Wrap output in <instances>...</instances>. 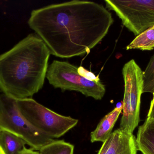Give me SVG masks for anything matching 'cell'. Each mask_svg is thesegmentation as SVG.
Listing matches in <instances>:
<instances>
[{
  "instance_id": "cell-1",
  "label": "cell",
  "mask_w": 154,
  "mask_h": 154,
  "mask_svg": "<svg viewBox=\"0 0 154 154\" xmlns=\"http://www.w3.org/2000/svg\"><path fill=\"white\" fill-rule=\"evenodd\" d=\"M113 22L111 13L103 5L78 0L33 10L28 20L51 54L66 58L88 54Z\"/></svg>"
},
{
  "instance_id": "cell-2",
  "label": "cell",
  "mask_w": 154,
  "mask_h": 154,
  "mask_svg": "<svg viewBox=\"0 0 154 154\" xmlns=\"http://www.w3.org/2000/svg\"><path fill=\"white\" fill-rule=\"evenodd\" d=\"M51 53L37 34H29L0 55V90L16 100L31 98L42 89Z\"/></svg>"
},
{
  "instance_id": "cell-3",
  "label": "cell",
  "mask_w": 154,
  "mask_h": 154,
  "mask_svg": "<svg viewBox=\"0 0 154 154\" xmlns=\"http://www.w3.org/2000/svg\"><path fill=\"white\" fill-rule=\"evenodd\" d=\"M19 111L25 119L47 137L58 138L78 124V119L59 115L31 98L17 100Z\"/></svg>"
},
{
  "instance_id": "cell-4",
  "label": "cell",
  "mask_w": 154,
  "mask_h": 154,
  "mask_svg": "<svg viewBox=\"0 0 154 154\" xmlns=\"http://www.w3.org/2000/svg\"><path fill=\"white\" fill-rule=\"evenodd\" d=\"M0 130L19 137L35 151H39L55 140L33 127L19 111L17 100L3 94L0 95Z\"/></svg>"
},
{
  "instance_id": "cell-5",
  "label": "cell",
  "mask_w": 154,
  "mask_h": 154,
  "mask_svg": "<svg viewBox=\"0 0 154 154\" xmlns=\"http://www.w3.org/2000/svg\"><path fill=\"white\" fill-rule=\"evenodd\" d=\"M122 74L125 92L119 129L133 134L140 120L141 96L143 88V71L134 60L132 59L124 65Z\"/></svg>"
},
{
  "instance_id": "cell-6",
  "label": "cell",
  "mask_w": 154,
  "mask_h": 154,
  "mask_svg": "<svg viewBox=\"0 0 154 154\" xmlns=\"http://www.w3.org/2000/svg\"><path fill=\"white\" fill-rule=\"evenodd\" d=\"M46 78L55 88L77 91L96 100L102 99L106 93L100 81L86 79L79 74L76 67L66 61L54 60L48 68Z\"/></svg>"
},
{
  "instance_id": "cell-7",
  "label": "cell",
  "mask_w": 154,
  "mask_h": 154,
  "mask_svg": "<svg viewBox=\"0 0 154 154\" xmlns=\"http://www.w3.org/2000/svg\"><path fill=\"white\" fill-rule=\"evenodd\" d=\"M106 8L114 11L123 25L135 36L154 25V0H105Z\"/></svg>"
},
{
  "instance_id": "cell-8",
  "label": "cell",
  "mask_w": 154,
  "mask_h": 154,
  "mask_svg": "<svg viewBox=\"0 0 154 154\" xmlns=\"http://www.w3.org/2000/svg\"><path fill=\"white\" fill-rule=\"evenodd\" d=\"M111 140L107 154H137L136 138L133 134L116 129L110 135Z\"/></svg>"
},
{
  "instance_id": "cell-9",
  "label": "cell",
  "mask_w": 154,
  "mask_h": 154,
  "mask_svg": "<svg viewBox=\"0 0 154 154\" xmlns=\"http://www.w3.org/2000/svg\"><path fill=\"white\" fill-rule=\"evenodd\" d=\"M123 110V105L115 108L100 120L96 129L91 133V142H105L112 133V130L120 114Z\"/></svg>"
},
{
  "instance_id": "cell-10",
  "label": "cell",
  "mask_w": 154,
  "mask_h": 154,
  "mask_svg": "<svg viewBox=\"0 0 154 154\" xmlns=\"http://www.w3.org/2000/svg\"><path fill=\"white\" fill-rule=\"evenodd\" d=\"M138 151L143 154H154V120L147 118L139 127L136 138Z\"/></svg>"
},
{
  "instance_id": "cell-11",
  "label": "cell",
  "mask_w": 154,
  "mask_h": 154,
  "mask_svg": "<svg viewBox=\"0 0 154 154\" xmlns=\"http://www.w3.org/2000/svg\"><path fill=\"white\" fill-rule=\"evenodd\" d=\"M26 143L19 137L4 130H0V147L5 154H20Z\"/></svg>"
},
{
  "instance_id": "cell-12",
  "label": "cell",
  "mask_w": 154,
  "mask_h": 154,
  "mask_svg": "<svg viewBox=\"0 0 154 154\" xmlns=\"http://www.w3.org/2000/svg\"><path fill=\"white\" fill-rule=\"evenodd\" d=\"M151 51L154 49V25L136 36L126 47V50Z\"/></svg>"
},
{
  "instance_id": "cell-13",
  "label": "cell",
  "mask_w": 154,
  "mask_h": 154,
  "mask_svg": "<svg viewBox=\"0 0 154 154\" xmlns=\"http://www.w3.org/2000/svg\"><path fill=\"white\" fill-rule=\"evenodd\" d=\"M40 154H74V146L64 140H54L43 146Z\"/></svg>"
},
{
  "instance_id": "cell-14",
  "label": "cell",
  "mask_w": 154,
  "mask_h": 154,
  "mask_svg": "<svg viewBox=\"0 0 154 154\" xmlns=\"http://www.w3.org/2000/svg\"><path fill=\"white\" fill-rule=\"evenodd\" d=\"M143 93L154 92V55L152 56L145 70L143 71Z\"/></svg>"
},
{
  "instance_id": "cell-15",
  "label": "cell",
  "mask_w": 154,
  "mask_h": 154,
  "mask_svg": "<svg viewBox=\"0 0 154 154\" xmlns=\"http://www.w3.org/2000/svg\"><path fill=\"white\" fill-rule=\"evenodd\" d=\"M78 71L81 76L84 77L86 79L91 80V81H100L98 76H95L92 72L87 70L83 67H80L78 68Z\"/></svg>"
},
{
  "instance_id": "cell-16",
  "label": "cell",
  "mask_w": 154,
  "mask_h": 154,
  "mask_svg": "<svg viewBox=\"0 0 154 154\" xmlns=\"http://www.w3.org/2000/svg\"><path fill=\"white\" fill-rule=\"evenodd\" d=\"M110 140H111V137L110 135L109 138L103 143L101 148L100 149L97 154H107V152L110 144Z\"/></svg>"
},
{
  "instance_id": "cell-17",
  "label": "cell",
  "mask_w": 154,
  "mask_h": 154,
  "mask_svg": "<svg viewBox=\"0 0 154 154\" xmlns=\"http://www.w3.org/2000/svg\"><path fill=\"white\" fill-rule=\"evenodd\" d=\"M20 154H40L39 152L37 151H35L32 148H26V147L20 152Z\"/></svg>"
},
{
  "instance_id": "cell-18",
  "label": "cell",
  "mask_w": 154,
  "mask_h": 154,
  "mask_svg": "<svg viewBox=\"0 0 154 154\" xmlns=\"http://www.w3.org/2000/svg\"><path fill=\"white\" fill-rule=\"evenodd\" d=\"M147 118L154 120V102L151 103L150 109H149Z\"/></svg>"
},
{
  "instance_id": "cell-19",
  "label": "cell",
  "mask_w": 154,
  "mask_h": 154,
  "mask_svg": "<svg viewBox=\"0 0 154 154\" xmlns=\"http://www.w3.org/2000/svg\"><path fill=\"white\" fill-rule=\"evenodd\" d=\"M0 154H5V153L4 152L3 150H2V149L1 148V147H0Z\"/></svg>"
},
{
  "instance_id": "cell-20",
  "label": "cell",
  "mask_w": 154,
  "mask_h": 154,
  "mask_svg": "<svg viewBox=\"0 0 154 154\" xmlns=\"http://www.w3.org/2000/svg\"><path fill=\"white\" fill-rule=\"evenodd\" d=\"M153 99L152 100V101H151V103H153V102H154V92L153 94Z\"/></svg>"
}]
</instances>
